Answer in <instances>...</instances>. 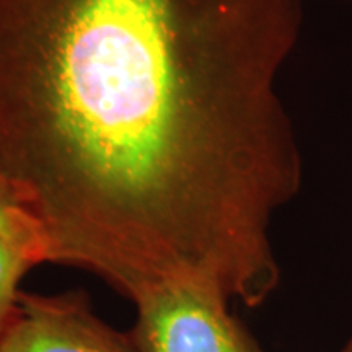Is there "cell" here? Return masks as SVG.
<instances>
[{
	"label": "cell",
	"mask_w": 352,
	"mask_h": 352,
	"mask_svg": "<svg viewBox=\"0 0 352 352\" xmlns=\"http://www.w3.org/2000/svg\"><path fill=\"white\" fill-rule=\"evenodd\" d=\"M0 352H139L91 310L87 294L43 296L21 290L0 334Z\"/></svg>",
	"instance_id": "3"
},
{
	"label": "cell",
	"mask_w": 352,
	"mask_h": 352,
	"mask_svg": "<svg viewBox=\"0 0 352 352\" xmlns=\"http://www.w3.org/2000/svg\"><path fill=\"white\" fill-rule=\"evenodd\" d=\"M0 233L34 235L43 240L41 228H39L36 219L21 201L16 189L2 176H0Z\"/></svg>",
	"instance_id": "5"
},
{
	"label": "cell",
	"mask_w": 352,
	"mask_h": 352,
	"mask_svg": "<svg viewBox=\"0 0 352 352\" xmlns=\"http://www.w3.org/2000/svg\"><path fill=\"white\" fill-rule=\"evenodd\" d=\"M307 0H0V176L46 263L135 303L195 285L259 307L303 184L280 76Z\"/></svg>",
	"instance_id": "1"
},
{
	"label": "cell",
	"mask_w": 352,
	"mask_h": 352,
	"mask_svg": "<svg viewBox=\"0 0 352 352\" xmlns=\"http://www.w3.org/2000/svg\"><path fill=\"white\" fill-rule=\"evenodd\" d=\"M41 263H46V252L39 236L0 233V334L15 310L21 279Z\"/></svg>",
	"instance_id": "4"
},
{
	"label": "cell",
	"mask_w": 352,
	"mask_h": 352,
	"mask_svg": "<svg viewBox=\"0 0 352 352\" xmlns=\"http://www.w3.org/2000/svg\"><path fill=\"white\" fill-rule=\"evenodd\" d=\"M131 338L139 352H270L230 311V300L195 285L139 298Z\"/></svg>",
	"instance_id": "2"
},
{
	"label": "cell",
	"mask_w": 352,
	"mask_h": 352,
	"mask_svg": "<svg viewBox=\"0 0 352 352\" xmlns=\"http://www.w3.org/2000/svg\"><path fill=\"white\" fill-rule=\"evenodd\" d=\"M341 352H352V334H351L349 341H347V344L344 346V349H342Z\"/></svg>",
	"instance_id": "6"
}]
</instances>
